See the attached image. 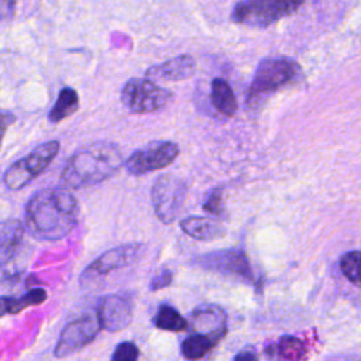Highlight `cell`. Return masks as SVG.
<instances>
[{"label":"cell","instance_id":"obj_1","mask_svg":"<svg viewBox=\"0 0 361 361\" xmlns=\"http://www.w3.org/2000/svg\"><path fill=\"white\" fill-rule=\"evenodd\" d=\"M78 202L63 189H42L31 196L25 207V226L41 240L68 235L78 220Z\"/></svg>","mask_w":361,"mask_h":361},{"label":"cell","instance_id":"obj_2","mask_svg":"<svg viewBox=\"0 0 361 361\" xmlns=\"http://www.w3.org/2000/svg\"><path fill=\"white\" fill-rule=\"evenodd\" d=\"M121 164L123 157L116 144L96 142L69 158L61 173V182L66 188H86L116 173Z\"/></svg>","mask_w":361,"mask_h":361},{"label":"cell","instance_id":"obj_3","mask_svg":"<svg viewBox=\"0 0 361 361\" xmlns=\"http://www.w3.org/2000/svg\"><path fill=\"white\" fill-rule=\"evenodd\" d=\"M298 65L288 58H264L255 71L248 89L247 104L255 107L275 90L283 87L296 78Z\"/></svg>","mask_w":361,"mask_h":361},{"label":"cell","instance_id":"obj_4","mask_svg":"<svg viewBox=\"0 0 361 361\" xmlns=\"http://www.w3.org/2000/svg\"><path fill=\"white\" fill-rule=\"evenodd\" d=\"M303 1L296 0H245L233 7V21L250 27H268L295 13Z\"/></svg>","mask_w":361,"mask_h":361},{"label":"cell","instance_id":"obj_5","mask_svg":"<svg viewBox=\"0 0 361 361\" xmlns=\"http://www.w3.org/2000/svg\"><path fill=\"white\" fill-rule=\"evenodd\" d=\"M59 151L58 141H48L38 145L24 158L14 162L4 173L3 182L7 189L18 190L37 178L52 162Z\"/></svg>","mask_w":361,"mask_h":361},{"label":"cell","instance_id":"obj_6","mask_svg":"<svg viewBox=\"0 0 361 361\" xmlns=\"http://www.w3.org/2000/svg\"><path fill=\"white\" fill-rule=\"evenodd\" d=\"M172 99V93L151 79L133 78L121 89V102L134 113H152Z\"/></svg>","mask_w":361,"mask_h":361},{"label":"cell","instance_id":"obj_7","mask_svg":"<svg viewBox=\"0 0 361 361\" xmlns=\"http://www.w3.org/2000/svg\"><path fill=\"white\" fill-rule=\"evenodd\" d=\"M185 196L186 183L182 179L169 173L158 176L151 189V200L157 217L165 224L172 223L183 204Z\"/></svg>","mask_w":361,"mask_h":361},{"label":"cell","instance_id":"obj_8","mask_svg":"<svg viewBox=\"0 0 361 361\" xmlns=\"http://www.w3.org/2000/svg\"><path fill=\"white\" fill-rule=\"evenodd\" d=\"M179 155V147L172 141H154L134 151L126 159V168L133 175H144L171 165Z\"/></svg>","mask_w":361,"mask_h":361},{"label":"cell","instance_id":"obj_9","mask_svg":"<svg viewBox=\"0 0 361 361\" xmlns=\"http://www.w3.org/2000/svg\"><path fill=\"white\" fill-rule=\"evenodd\" d=\"M100 330L99 322L93 316L80 317L63 327L56 341L54 354L58 358L68 357L94 340Z\"/></svg>","mask_w":361,"mask_h":361},{"label":"cell","instance_id":"obj_10","mask_svg":"<svg viewBox=\"0 0 361 361\" xmlns=\"http://www.w3.org/2000/svg\"><path fill=\"white\" fill-rule=\"evenodd\" d=\"M133 317V305L123 295H107L100 299L96 310V319L100 329L118 331L127 327Z\"/></svg>","mask_w":361,"mask_h":361},{"label":"cell","instance_id":"obj_11","mask_svg":"<svg viewBox=\"0 0 361 361\" xmlns=\"http://www.w3.org/2000/svg\"><path fill=\"white\" fill-rule=\"evenodd\" d=\"M196 264L207 269L234 274L250 281L252 279L250 262L244 252L240 250H224L204 254L196 258Z\"/></svg>","mask_w":361,"mask_h":361},{"label":"cell","instance_id":"obj_12","mask_svg":"<svg viewBox=\"0 0 361 361\" xmlns=\"http://www.w3.org/2000/svg\"><path fill=\"white\" fill-rule=\"evenodd\" d=\"M141 252V245L138 244H127L117 248H111L102 254L93 264H90L83 274L86 275H104L113 269L123 268L134 262Z\"/></svg>","mask_w":361,"mask_h":361},{"label":"cell","instance_id":"obj_13","mask_svg":"<svg viewBox=\"0 0 361 361\" xmlns=\"http://www.w3.org/2000/svg\"><path fill=\"white\" fill-rule=\"evenodd\" d=\"M196 71V62L190 55H179L164 63L151 66L147 76L162 80H183L190 78Z\"/></svg>","mask_w":361,"mask_h":361},{"label":"cell","instance_id":"obj_14","mask_svg":"<svg viewBox=\"0 0 361 361\" xmlns=\"http://www.w3.org/2000/svg\"><path fill=\"white\" fill-rule=\"evenodd\" d=\"M180 228L189 237L199 241H213L226 234V228L207 217H186L180 221Z\"/></svg>","mask_w":361,"mask_h":361},{"label":"cell","instance_id":"obj_15","mask_svg":"<svg viewBox=\"0 0 361 361\" xmlns=\"http://www.w3.org/2000/svg\"><path fill=\"white\" fill-rule=\"evenodd\" d=\"M210 99L214 109L221 113L223 116L231 117L234 116L237 110V100L234 96V92L227 80L221 78H214L212 80V90H210Z\"/></svg>","mask_w":361,"mask_h":361},{"label":"cell","instance_id":"obj_16","mask_svg":"<svg viewBox=\"0 0 361 361\" xmlns=\"http://www.w3.org/2000/svg\"><path fill=\"white\" fill-rule=\"evenodd\" d=\"M47 299V292L41 288H34L20 298L0 296V316L14 314L25 307L41 305Z\"/></svg>","mask_w":361,"mask_h":361},{"label":"cell","instance_id":"obj_17","mask_svg":"<svg viewBox=\"0 0 361 361\" xmlns=\"http://www.w3.org/2000/svg\"><path fill=\"white\" fill-rule=\"evenodd\" d=\"M78 107H79L78 93L71 87H63L59 92L58 99H56L54 107L51 109L48 118L52 123H59L63 118L73 114L78 110Z\"/></svg>","mask_w":361,"mask_h":361},{"label":"cell","instance_id":"obj_18","mask_svg":"<svg viewBox=\"0 0 361 361\" xmlns=\"http://www.w3.org/2000/svg\"><path fill=\"white\" fill-rule=\"evenodd\" d=\"M154 324L158 329L169 330V331H182L186 330L188 322L179 314L176 309H173L169 305H161L155 317Z\"/></svg>","mask_w":361,"mask_h":361},{"label":"cell","instance_id":"obj_19","mask_svg":"<svg viewBox=\"0 0 361 361\" xmlns=\"http://www.w3.org/2000/svg\"><path fill=\"white\" fill-rule=\"evenodd\" d=\"M214 340L204 334L193 333L182 343V354L189 360H197L204 357L214 345Z\"/></svg>","mask_w":361,"mask_h":361},{"label":"cell","instance_id":"obj_20","mask_svg":"<svg viewBox=\"0 0 361 361\" xmlns=\"http://www.w3.org/2000/svg\"><path fill=\"white\" fill-rule=\"evenodd\" d=\"M275 354L281 360H289V361H296L303 357L306 348L305 344L292 336H283L278 340V343L274 345Z\"/></svg>","mask_w":361,"mask_h":361},{"label":"cell","instance_id":"obj_21","mask_svg":"<svg viewBox=\"0 0 361 361\" xmlns=\"http://www.w3.org/2000/svg\"><path fill=\"white\" fill-rule=\"evenodd\" d=\"M340 269L351 283L361 288V252L360 251L345 252L340 259Z\"/></svg>","mask_w":361,"mask_h":361},{"label":"cell","instance_id":"obj_22","mask_svg":"<svg viewBox=\"0 0 361 361\" xmlns=\"http://www.w3.org/2000/svg\"><path fill=\"white\" fill-rule=\"evenodd\" d=\"M17 247H0V282L11 279L17 275Z\"/></svg>","mask_w":361,"mask_h":361},{"label":"cell","instance_id":"obj_23","mask_svg":"<svg viewBox=\"0 0 361 361\" xmlns=\"http://www.w3.org/2000/svg\"><path fill=\"white\" fill-rule=\"evenodd\" d=\"M138 347L131 341L120 343L113 351L111 361H138Z\"/></svg>","mask_w":361,"mask_h":361},{"label":"cell","instance_id":"obj_24","mask_svg":"<svg viewBox=\"0 0 361 361\" xmlns=\"http://www.w3.org/2000/svg\"><path fill=\"white\" fill-rule=\"evenodd\" d=\"M203 210L207 212V213H212V214H214V216L224 214V206H223L221 190H220V189H214V190L210 192V195H209L207 199L204 200Z\"/></svg>","mask_w":361,"mask_h":361},{"label":"cell","instance_id":"obj_25","mask_svg":"<svg viewBox=\"0 0 361 361\" xmlns=\"http://www.w3.org/2000/svg\"><path fill=\"white\" fill-rule=\"evenodd\" d=\"M172 282V272L169 269H161L152 279L149 283V289L151 290H158L162 289L165 286H168Z\"/></svg>","mask_w":361,"mask_h":361},{"label":"cell","instance_id":"obj_26","mask_svg":"<svg viewBox=\"0 0 361 361\" xmlns=\"http://www.w3.org/2000/svg\"><path fill=\"white\" fill-rule=\"evenodd\" d=\"M14 121V116L7 111H0V145L3 141V137L6 134L7 127Z\"/></svg>","mask_w":361,"mask_h":361},{"label":"cell","instance_id":"obj_27","mask_svg":"<svg viewBox=\"0 0 361 361\" xmlns=\"http://www.w3.org/2000/svg\"><path fill=\"white\" fill-rule=\"evenodd\" d=\"M234 361H258L257 360V354L251 350H245V351H241L235 355Z\"/></svg>","mask_w":361,"mask_h":361},{"label":"cell","instance_id":"obj_28","mask_svg":"<svg viewBox=\"0 0 361 361\" xmlns=\"http://www.w3.org/2000/svg\"><path fill=\"white\" fill-rule=\"evenodd\" d=\"M330 361H360V360H353V358H336V360H330Z\"/></svg>","mask_w":361,"mask_h":361}]
</instances>
